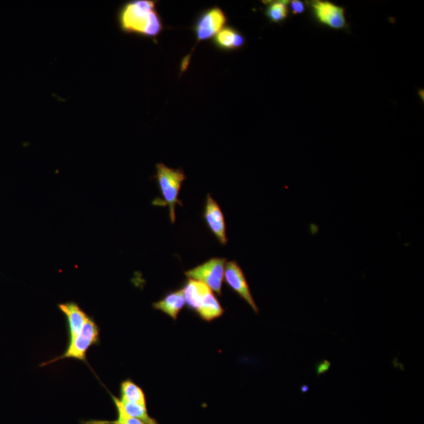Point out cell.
Here are the masks:
<instances>
[{
	"mask_svg": "<svg viewBox=\"0 0 424 424\" xmlns=\"http://www.w3.org/2000/svg\"><path fill=\"white\" fill-rule=\"evenodd\" d=\"M119 27L124 33L146 38H156L163 30V25L152 0H133L123 3L118 10Z\"/></svg>",
	"mask_w": 424,
	"mask_h": 424,
	"instance_id": "6da1fadb",
	"label": "cell"
},
{
	"mask_svg": "<svg viewBox=\"0 0 424 424\" xmlns=\"http://www.w3.org/2000/svg\"><path fill=\"white\" fill-rule=\"evenodd\" d=\"M185 303L203 321L211 322L224 314V309L210 287L203 283L188 279L182 288Z\"/></svg>",
	"mask_w": 424,
	"mask_h": 424,
	"instance_id": "7a4b0ae2",
	"label": "cell"
},
{
	"mask_svg": "<svg viewBox=\"0 0 424 424\" xmlns=\"http://www.w3.org/2000/svg\"><path fill=\"white\" fill-rule=\"evenodd\" d=\"M156 179L161 190L163 201L169 208L170 219L175 223V208L177 203L183 205L179 200V195L182 185L186 177L182 169H173L167 167L163 163L156 165Z\"/></svg>",
	"mask_w": 424,
	"mask_h": 424,
	"instance_id": "3957f363",
	"label": "cell"
},
{
	"mask_svg": "<svg viewBox=\"0 0 424 424\" xmlns=\"http://www.w3.org/2000/svg\"><path fill=\"white\" fill-rule=\"evenodd\" d=\"M100 343V330L99 327L92 318L89 316L86 323H85L80 334L70 341L69 345L65 352L59 357L46 361L41 366H47L54 364L57 361L71 359L83 361L88 364L87 353L88 350L98 345Z\"/></svg>",
	"mask_w": 424,
	"mask_h": 424,
	"instance_id": "277c9868",
	"label": "cell"
},
{
	"mask_svg": "<svg viewBox=\"0 0 424 424\" xmlns=\"http://www.w3.org/2000/svg\"><path fill=\"white\" fill-rule=\"evenodd\" d=\"M226 262L225 258H212L197 267L185 271L188 279L203 283L218 296H222Z\"/></svg>",
	"mask_w": 424,
	"mask_h": 424,
	"instance_id": "5b68a950",
	"label": "cell"
},
{
	"mask_svg": "<svg viewBox=\"0 0 424 424\" xmlns=\"http://www.w3.org/2000/svg\"><path fill=\"white\" fill-rule=\"evenodd\" d=\"M311 14L316 22L334 30H341L347 27L345 9L339 6L324 0H313L307 2Z\"/></svg>",
	"mask_w": 424,
	"mask_h": 424,
	"instance_id": "8992f818",
	"label": "cell"
},
{
	"mask_svg": "<svg viewBox=\"0 0 424 424\" xmlns=\"http://www.w3.org/2000/svg\"><path fill=\"white\" fill-rule=\"evenodd\" d=\"M224 281L250 305L254 313L259 314V310L252 296L250 287L248 284L244 272L236 261L226 262Z\"/></svg>",
	"mask_w": 424,
	"mask_h": 424,
	"instance_id": "52a82bcc",
	"label": "cell"
},
{
	"mask_svg": "<svg viewBox=\"0 0 424 424\" xmlns=\"http://www.w3.org/2000/svg\"><path fill=\"white\" fill-rule=\"evenodd\" d=\"M228 21L223 11L219 8H213L203 12L198 19L195 26V33L198 41L216 37L221 31Z\"/></svg>",
	"mask_w": 424,
	"mask_h": 424,
	"instance_id": "ba28073f",
	"label": "cell"
},
{
	"mask_svg": "<svg viewBox=\"0 0 424 424\" xmlns=\"http://www.w3.org/2000/svg\"><path fill=\"white\" fill-rule=\"evenodd\" d=\"M203 219L205 220L208 228L216 237L220 244L223 245L228 244L224 214L219 203L210 194L207 195Z\"/></svg>",
	"mask_w": 424,
	"mask_h": 424,
	"instance_id": "9c48e42d",
	"label": "cell"
},
{
	"mask_svg": "<svg viewBox=\"0 0 424 424\" xmlns=\"http://www.w3.org/2000/svg\"><path fill=\"white\" fill-rule=\"evenodd\" d=\"M59 309L65 316L69 329L70 341L74 339L83 330L89 316L76 303H61Z\"/></svg>",
	"mask_w": 424,
	"mask_h": 424,
	"instance_id": "30bf717a",
	"label": "cell"
},
{
	"mask_svg": "<svg viewBox=\"0 0 424 424\" xmlns=\"http://www.w3.org/2000/svg\"><path fill=\"white\" fill-rule=\"evenodd\" d=\"M185 299L183 290L169 292L161 301L152 304V307L165 313L170 318L176 321L178 316L185 306Z\"/></svg>",
	"mask_w": 424,
	"mask_h": 424,
	"instance_id": "8fae6325",
	"label": "cell"
},
{
	"mask_svg": "<svg viewBox=\"0 0 424 424\" xmlns=\"http://www.w3.org/2000/svg\"><path fill=\"white\" fill-rule=\"evenodd\" d=\"M214 43L223 50H236L244 46L245 39L235 28H223L214 37Z\"/></svg>",
	"mask_w": 424,
	"mask_h": 424,
	"instance_id": "7c38bea8",
	"label": "cell"
},
{
	"mask_svg": "<svg viewBox=\"0 0 424 424\" xmlns=\"http://www.w3.org/2000/svg\"><path fill=\"white\" fill-rule=\"evenodd\" d=\"M120 399L147 407L146 398L143 390L132 380H130V378L121 383Z\"/></svg>",
	"mask_w": 424,
	"mask_h": 424,
	"instance_id": "4fadbf2b",
	"label": "cell"
},
{
	"mask_svg": "<svg viewBox=\"0 0 424 424\" xmlns=\"http://www.w3.org/2000/svg\"><path fill=\"white\" fill-rule=\"evenodd\" d=\"M124 412L129 416L135 418L145 424H158L157 421L149 414L147 407L119 398Z\"/></svg>",
	"mask_w": 424,
	"mask_h": 424,
	"instance_id": "5bb4252c",
	"label": "cell"
},
{
	"mask_svg": "<svg viewBox=\"0 0 424 424\" xmlns=\"http://www.w3.org/2000/svg\"><path fill=\"white\" fill-rule=\"evenodd\" d=\"M111 398L114 403L117 412V418L114 421H82L81 424H145L143 422L135 418L129 416L126 412L123 411L119 398L116 396L110 394Z\"/></svg>",
	"mask_w": 424,
	"mask_h": 424,
	"instance_id": "9a60e30c",
	"label": "cell"
},
{
	"mask_svg": "<svg viewBox=\"0 0 424 424\" xmlns=\"http://www.w3.org/2000/svg\"><path fill=\"white\" fill-rule=\"evenodd\" d=\"M288 3L286 1H274L268 3L265 9V15L271 22L280 23L287 18Z\"/></svg>",
	"mask_w": 424,
	"mask_h": 424,
	"instance_id": "2e32d148",
	"label": "cell"
},
{
	"mask_svg": "<svg viewBox=\"0 0 424 424\" xmlns=\"http://www.w3.org/2000/svg\"><path fill=\"white\" fill-rule=\"evenodd\" d=\"M288 6H290L292 14L295 15L301 14L306 10L305 3L299 1V0H293V1L288 3Z\"/></svg>",
	"mask_w": 424,
	"mask_h": 424,
	"instance_id": "e0dca14e",
	"label": "cell"
}]
</instances>
